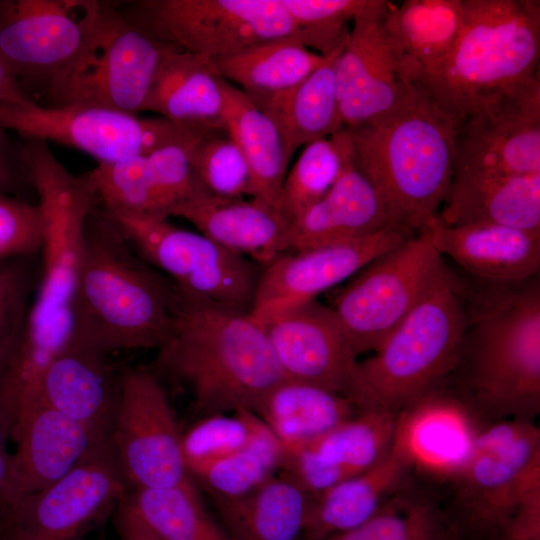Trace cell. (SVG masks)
Listing matches in <instances>:
<instances>
[{"mask_svg": "<svg viewBox=\"0 0 540 540\" xmlns=\"http://www.w3.org/2000/svg\"><path fill=\"white\" fill-rule=\"evenodd\" d=\"M20 159L38 196L43 239L24 327L0 363V416L10 428L34 403L43 371L74 334L83 230L95 204L83 177L69 173L46 142L28 141Z\"/></svg>", "mask_w": 540, "mask_h": 540, "instance_id": "6da1fadb", "label": "cell"}, {"mask_svg": "<svg viewBox=\"0 0 540 540\" xmlns=\"http://www.w3.org/2000/svg\"><path fill=\"white\" fill-rule=\"evenodd\" d=\"M157 351L152 370L187 389L198 418L257 414L265 397L285 379L265 326L249 312L179 291L171 333Z\"/></svg>", "mask_w": 540, "mask_h": 540, "instance_id": "7a4b0ae2", "label": "cell"}, {"mask_svg": "<svg viewBox=\"0 0 540 540\" xmlns=\"http://www.w3.org/2000/svg\"><path fill=\"white\" fill-rule=\"evenodd\" d=\"M178 303L169 278L150 268L96 205L84 225L72 337L106 354L159 349Z\"/></svg>", "mask_w": 540, "mask_h": 540, "instance_id": "3957f363", "label": "cell"}, {"mask_svg": "<svg viewBox=\"0 0 540 540\" xmlns=\"http://www.w3.org/2000/svg\"><path fill=\"white\" fill-rule=\"evenodd\" d=\"M345 129L353 164L379 195L388 227L408 237L424 229L454 177V122L410 83L396 113Z\"/></svg>", "mask_w": 540, "mask_h": 540, "instance_id": "277c9868", "label": "cell"}, {"mask_svg": "<svg viewBox=\"0 0 540 540\" xmlns=\"http://www.w3.org/2000/svg\"><path fill=\"white\" fill-rule=\"evenodd\" d=\"M469 321L448 381L490 422L540 411V284L500 292Z\"/></svg>", "mask_w": 540, "mask_h": 540, "instance_id": "5b68a950", "label": "cell"}, {"mask_svg": "<svg viewBox=\"0 0 540 540\" xmlns=\"http://www.w3.org/2000/svg\"><path fill=\"white\" fill-rule=\"evenodd\" d=\"M539 0H464L456 42L410 83L456 124L539 72Z\"/></svg>", "mask_w": 540, "mask_h": 540, "instance_id": "8992f818", "label": "cell"}, {"mask_svg": "<svg viewBox=\"0 0 540 540\" xmlns=\"http://www.w3.org/2000/svg\"><path fill=\"white\" fill-rule=\"evenodd\" d=\"M449 485L445 506L464 540H540L539 427L492 422Z\"/></svg>", "mask_w": 540, "mask_h": 540, "instance_id": "52a82bcc", "label": "cell"}, {"mask_svg": "<svg viewBox=\"0 0 540 540\" xmlns=\"http://www.w3.org/2000/svg\"><path fill=\"white\" fill-rule=\"evenodd\" d=\"M467 294L443 264L385 341L359 362L365 408L397 412L452 375L469 321Z\"/></svg>", "mask_w": 540, "mask_h": 540, "instance_id": "ba28073f", "label": "cell"}, {"mask_svg": "<svg viewBox=\"0 0 540 540\" xmlns=\"http://www.w3.org/2000/svg\"><path fill=\"white\" fill-rule=\"evenodd\" d=\"M116 6L154 39L213 61L296 34L281 0H141Z\"/></svg>", "mask_w": 540, "mask_h": 540, "instance_id": "9c48e42d", "label": "cell"}, {"mask_svg": "<svg viewBox=\"0 0 540 540\" xmlns=\"http://www.w3.org/2000/svg\"><path fill=\"white\" fill-rule=\"evenodd\" d=\"M172 46L102 2L90 35L56 90L55 105L84 104L138 115Z\"/></svg>", "mask_w": 540, "mask_h": 540, "instance_id": "30bf717a", "label": "cell"}, {"mask_svg": "<svg viewBox=\"0 0 540 540\" xmlns=\"http://www.w3.org/2000/svg\"><path fill=\"white\" fill-rule=\"evenodd\" d=\"M427 226L374 259L330 306L354 352L375 351L417 305L443 266Z\"/></svg>", "mask_w": 540, "mask_h": 540, "instance_id": "8fae6325", "label": "cell"}, {"mask_svg": "<svg viewBox=\"0 0 540 540\" xmlns=\"http://www.w3.org/2000/svg\"><path fill=\"white\" fill-rule=\"evenodd\" d=\"M104 213L136 253L164 271L180 293L215 305L250 311L261 272L258 264L201 233L172 225L167 218Z\"/></svg>", "mask_w": 540, "mask_h": 540, "instance_id": "7c38bea8", "label": "cell"}, {"mask_svg": "<svg viewBox=\"0 0 540 540\" xmlns=\"http://www.w3.org/2000/svg\"><path fill=\"white\" fill-rule=\"evenodd\" d=\"M100 5L95 0H0V57L30 99L31 91L43 88L53 99Z\"/></svg>", "mask_w": 540, "mask_h": 540, "instance_id": "4fadbf2b", "label": "cell"}, {"mask_svg": "<svg viewBox=\"0 0 540 540\" xmlns=\"http://www.w3.org/2000/svg\"><path fill=\"white\" fill-rule=\"evenodd\" d=\"M109 438L60 479L0 507L6 540H76L128 494Z\"/></svg>", "mask_w": 540, "mask_h": 540, "instance_id": "5bb4252c", "label": "cell"}, {"mask_svg": "<svg viewBox=\"0 0 540 540\" xmlns=\"http://www.w3.org/2000/svg\"><path fill=\"white\" fill-rule=\"evenodd\" d=\"M182 434L160 377L148 368L123 370L109 440L132 490L192 480Z\"/></svg>", "mask_w": 540, "mask_h": 540, "instance_id": "9a60e30c", "label": "cell"}, {"mask_svg": "<svg viewBox=\"0 0 540 540\" xmlns=\"http://www.w3.org/2000/svg\"><path fill=\"white\" fill-rule=\"evenodd\" d=\"M454 174H540V73L455 126Z\"/></svg>", "mask_w": 540, "mask_h": 540, "instance_id": "2e32d148", "label": "cell"}, {"mask_svg": "<svg viewBox=\"0 0 540 540\" xmlns=\"http://www.w3.org/2000/svg\"><path fill=\"white\" fill-rule=\"evenodd\" d=\"M491 423L447 380L397 411L391 450L412 476L450 484Z\"/></svg>", "mask_w": 540, "mask_h": 540, "instance_id": "e0dca14e", "label": "cell"}, {"mask_svg": "<svg viewBox=\"0 0 540 540\" xmlns=\"http://www.w3.org/2000/svg\"><path fill=\"white\" fill-rule=\"evenodd\" d=\"M0 126L28 141H53L112 163L159 148V118H139L107 108L65 104H0Z\"/></svg>", "mask_w": 540, "mask_h": 540, "instance_id": "ac0fdd59", "label": "cell"}, {"mask_svg": "<svg viewBox=\"0 0 540 540\" xmlns=\"http://www.w3.org/2000/svg\"><path fill=\"white\" fill-rule=\"evenodd\" d=\"M264 326L285 379L339 394L365 409L357 355L330 306L315 299Z\"/></svg>", "mask_w": 540, "mask_h": 540, "instance_id": "d6986e66", "label": "cell"}, {"mask_svg": "<svg viewBox=\"0 0 540 540\" xmlns=\"http://www.w3.org/2000/svg\"><path fill=\"white\" fill-rule=\"evenodd\" d=\"M407 238L386 227L365 237L282 253L262 267L249 314L264 325L317 299Z\"/></svg>", "mask_w": 540, "mask_h": 540, "instance_id": "ffe728a7", "label": "cell"}, {"mask_svg": "<svg viewBox=\"0 0 540 540\" xmlns=\"http://www.w3.org/2000/svg\"><path fill=\"white\" fill-rule=\"evenodd\" d=\"M390 5L371 0L353 20L337 58L335 78L340 117L344 128L381 121L405 103L410 83L383 28Z\"/></svg>", "mask_w": 540, "mask_h": 540, "instance_id": "44dd1931", "label": "cell"}, {"mask_svg": "<svg viewBox=\"0 0 540 540\" xmlns=\"http://www.w3.org/2000/svg\"><path fill=\"white\" fill-rule=\"evenodd\" d=\"M396 413L365 408L313 441L286 450L283 473L311 497L375 465L391 450Z\"/></svg>", "mask_w": 540, "mask_h": 540, "instance_id": "7402d4cb", "label": "cell"}, {"mask_svg": "<svg viewBox=\"0 0 540 540\" xmlns=\"http://www.w3.org/2000/svg\"><path fill=\"white\" fill-rule=\"evenodd\" d=\"M105 439L45 403L35 402L12 436L16 449L11 453L0 507L51 485Z\"/></svg>", "mask_w": 540, "mask_h": 540, "instance_id": "603a6c76", "label": "cell"}, {"mask_svg": "<svg viewBox=\"0 0 540 540\" xmlns=\"http://www.w3.org/2000/svg\"><path fill=\"white\" fill-rule=\"evenodd\" d=\"M120 374L113 371L108 354L72 337L43 371L35 402H43L97 436L108 438Z\"/></svg>", "mask_w": 540, "mask_h": 540, "instance_id": "cb8c5ba5", "label": "cell"}, {"mask_svg": "<svg viewBox=\"0 0 540 540\" xmlns=\"http://www.w3.org/2000/svg\"><path fill=\"white\" fill-rule=\"evenodd\" d=\"M427 228L441 256L479 278L506 285L539 274L540 232L497 224L447 226L438 215Z\"/></svg>", "mask_w": 540, "mask_h": 540, "instance_id": "d4e9b609", "label": "cell"}, {"mask_svg": "<svg viewBox=\"0 0 540 540\" xmlns=\"http://www.w3.org/2000/svg\"><path fill=\"white\" fill-rule=\"evenodd\" d=\"M199 233L262 267L289 251L292 220L255 198L203 197L175 208Z\"/></svg>", "mask_w": 540, "mask_h": 540, "instance_id": "484cf974", "label": "cell"}, {"mask_svg": "<svg viewBox=\"0 0 540 540\" xmlns=\"http://www.w3.org/2000/svg\"><path fill=\"white\" fill-rule=\"evenodd\" d=\"M438 217L447 226L497 224L540 232V174H454Z\"/></svg>", "mask_w": 540, "mask_h": 540, "instance_id": "4316f807", "label": "cell"}, {"mask_svg": "<svg viewBox=\"0 0 540 540\" xmlns=\"http://www.w3.org/2000/svg\"><path fill=\"white\" fill-rule=\"evenodd\" d=\"M221 80L213 60L172 46L157 72L144 111L202 133L225 129Z\"/></svg>", "mask_w": 540, "mask_h": 540, "instance_id": "83f0119b", "label": "cell"}, {"mask_svg": "<svg viewBox=\"0 0 540 540\" xmlns=\"http://www.w3.org/2000/svg\"><path fill=\"white\" fill-rule=\"evenodd\" d=\"M386 227L379 195L352 160L326 195L292 221L289 251L357 239Z\"/></svg>", "mask_w": 540, "mask_h": 540, "instance_id": "f1b7e54d", "label": "cell"}, {"mask_svg": "<svg viewBox=\"0 0 540 540\" xmlns=\"http://www.w3.org/2000/svg\"><path fill=\"white\" fill-rule=\"evenodd\" d=\"M464 16V0L390 3L383 28L407 82L436 69L451 52Z\"/></svg>", "mask_w": 540, "mask_h": 540, "instance_id": "f546056e", "label": "cell"}, {"mask_svg": "<svg viewBox=\"0 0 540 540\" xmlns=\"http://www.w3.org/2000/svg\"><path fill=\"white\" fill-rule=\"evenodd\" d=\"M346 38V37H345ZM345 40V39H344ZM343 42L304 80L274 93H246L277 126L289 151L343 129L335 66Z\"/></svg>", "mask_w": 540, "mask_h": 540, "instance_id": "4dcf8cb0", "label": "cell"}, {"mask_svg": "<svg viewBox=\"0 0 540 540\" xmlns=\"http://www.w3.org/2000/svg\"><path fill=\"white\" fill-rule=\"evenodd\" d=\"M411 478L405 463L390 450L372 467L310 498L302 540L319 539L360 525Z\"/></svg>", "mask_w": 540, "mask_h": 540, "instance_id": "1f68e13d", "label": "cell"}, {"mask_svg": "<svg viewBox=\"0 0 540 540\" xmlns=\"http://www.w3.org/2000/svg\"><path fill=\"white\" fill-rule=\"evenodd\" d=\"M221 86L225 128L248 162L251 198L283 211V186L293 154L275 123L244 91L223 78Z\"/></svg>", "mask_w": 540, "mask_h": 540, "instance_id": "d6a6232c", "label": "cell"}, {"mask_svg": "<svg viewBox=\"0 0 540 540\" xmlns=\"http://www.w3.org/2000/svg\"><path fill=\"white\" fill-rule=\"evenodd\" d=\"M310 498L280 472L243 496L211 500L230 540H302Z\"/></svg>", "mask_w": 540, "mask_h": 540, "instance_id": "836d02e7", "label": "cell"}, {"mask_svg": "<svg viewBox=\"0 0 540 540\" xmlns=\"http://www.w3.org/2000/svg\"><path fill=\"white\" fill-rule=\"evenodd\" d=\"M361 408L328 390L284 379L263 400L256 415L286 450L313 441Z\"/></svg>", "mask_w": 540, "mask_h": 540, "instance_id": "e575fe53", "label": "cell"}, {"mask_svg": "<svg viewBox=\"0 0 540 540\" xmlns=\"http://www.w3.org/2000/svg\"><path fill=\"white\" fill-rule=\"evenodd\" d=\"M314 540H464L446 506L412 478L368 520Z\"/></svg>", "mask_w": 540, "mask_h": 540, "instance_id": "d590c367", "label": "cell"}, {"mask_svg": "<svg viewBox=\"0 0 540 540\" xmlns=\"http://www.w3.org/2000/svg\"><path fill=\"white\" fill-rule=\"evenodd\" d=\"M324 57L295 37H283L258 43L214 62L223 79L252 94L293 87L309 76Z\"/></svg>", "mask_w": 540, "mask_h": 540, "instance_id": "8d00e7d4", "label": "cell"}, {"mask_svg": "<svg viewBox=\"0 0 540 540\" xmlns=\"http://www.w3.org/2000/svg\"><path fill=\"white\" fill-rule=\"evenodd\" d=\"M126 499L162 540H230L204 508L192 480L174 487L132 490Z\"/></svg>", "mask_w": 540, "mask_h": 540, "instance_id": "74e56055", "label": "cell"}, {"mask_svg": "<svg viewBox=\"0 0 540 540\" xmlns=\"http://www.w3.org/2000/svg\"><path fill=\"white\" fill-rule=\"evenodd\" d=\"M286 449L267 428L235 453L191 473L211 498L231 499L282 472Z\"/></svg>", "mask_w": 540, "mask_h": 540, "instance_id": "f35d334b", "label": "cell"}, {"mask_svg": "<svg viewBox=\"0 0 540 540\" xmlns=\"http://www.w3.org/2000/svg\"><path fill=\"white\" fill-rule=\"evenodd\" d=\"M351 163L345 128L305 145L284 182V213L293 221L326 195Z\"/></svg>", "mask_w": 540, "mask_h": 540, "instance_id": "ab89813d", "label": "cell"}, {"mask_svg": "<svg viewBox=\"0 0 540 540\" xmlns=\"http://www.w3.org/2000/svg\"><path fill=\"white\" fill-rule=\"evenodd\" d=\"M82 177L96 205L106 213L168 218L159 201L144 154L117 162L99 163Z\"/></svg>", "mask_w": 540, "mask_h": 540, "instance_id": "60d3db41", "label": "cell"}, {"mask_svg": "<svg viewBox=\"0 0 540 540\" xmlns=\"http://www.w3.org/2000/svg\"><path fill=\"white\" fill-rule=\"evenodd\" d=\"M266 429L260 417L249 411L198 418L182 434V450L190 476L240 450Z\"/></svg>", "mask_w": 540, "mask_h": 540, "instance_id": "b9f144b4", "label": "cell"}, {"mask_svg": "<svg viewBox=\"0 0 540 540\" xmlns=\"http://www.w3.org/2000/svg\"><path fill=\"white\" fill-rule=\"evenodd\" d=\"M191 160L199 183L210 197L251 198L248 162L226 128L204 133L191 150Z\"/></svg>", "mask_w": 540, "mask_h": 540, "instance_id": "7bdbcfd3", "label": "cell"}, {"mask_svg": "<svg viewBox=\"0 0 540 540\" xmlns=\"http://www.w3.org/2000/svg\"><path fill=\"white\" fill-rule=\"evenodd\" d=\"M371 0H281L296 29L295 38L305 47L326 55L339 46L348 23Z\"/></svg>", "mask_w": 540, "mask_h": 540, "instance_id": "ee69618b", "label": "cell"}, {"mask_svg": "<svg viewBox=\"0 0 540 540\" xmlns=\"http://www.w3.org/2000/svg\"><path fill=\"white\" fill-rule=\"evenodd\" d=\"M38 268L39 253L0 262V363L22 332Z\"/></svg>", "mask_w": 540, "mask_h": 540, "instance_id": "f6af8a7d", "label": "cell"}, {"mask_svg": "<svg viewBox=\"0 0 540 540\" xmlns=\"http://www.w3.org/2000/svg\"><path fill=\"white\" fill-rule=\"evenodd\" d=\"M193 147L168 145L144 154L159 201L167 217L171 216L178 206L209 196L193 169L191 160Z\"/></svg>", "mask_w": 540, "mask_h": 540, "instance_id": "bcb514c9", "label": "cell"}, {"mask_svg": "<svg viewBox=\"0 0 540 540\" xmlns=\"http://www.w3.org/2000/svg\"><path fill=\"white\" fill-rule=\"evenodd\" d=\"M43 239L39 205L0 193V262L38 254Z\"/></svg>", "mask_w": 540, "mask_h": 540, "instance_id": "7dc6e473", "label": "cell"}, {"mask_svg": "<svg viewBox=\"0 0 540 540\" xmlns=\"http://www.w3.org/2000/svg\"><path fill=\"white\" fill-rule=\"evenodd\" d=\"M5 129L0 126V193L16 196L25 180H28L20 156H12Z\"/></svg>", "mask_w": 540, "mask_h": 540, "instance_id": "c3c4849f", "label": "cell"}, {"mask_svg": "<svg viewBox=\"0 0 540 540\" xmlns=\"http://www.w3.org/2000/svg\"><path fill=\"white\" fill-rule=\"evenodd\" d=\"M116 529L120 540H162L142 521L126 497L117 507Z\"/></svg>", "mask_w": 540, "mask_h": 540, "instance_id": "681fc988", "label": "cell"}, {"mask_svg": "<svg viewBox=\"0 0 540 540\" xmlns=\"http://www.w3.org/2000/svg\"><path fill=\"white\" fill-rule=\"evenodd\" d=\"M33 102L0 57V104L24 106Z\"/></svg>", "mask_w": 540, "mask_h": 540, "instance_id": "f907efd6", "label": "cell"}, {"mask_svg": "<svg viewBox=\"0 0 540 540\" xmlns=\"http://www.w3.org/2000/svg\"><path fill=\"white\" fill-rule=\"evenodd\" d=\"M11 434L8 426L0 417V495L7 476L11 453L8 451V441Z\"/></svg>", "mask_w": 540, "mask_h": 540, "instance_id": "816d5d0a", "label": "cell"}, {"mask_svg": "<svg viewBox=\"0 0 540 540\" xmlns=\"http://www.w3.org/2000/svg\"><path fill=\"white\" fill-rule=\"evenodd\" d=\"M0 540H6L5 536H4V533L0 527Z\"/></svg>", "mask_w": 540, "mask_h": 540, "instance_id": "f5cc1de1", "label": "cell"}]
</instances>
